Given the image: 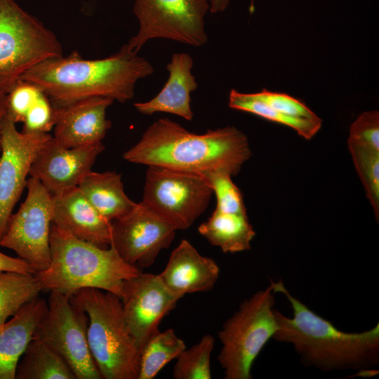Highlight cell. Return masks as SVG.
Returning a JSON list of instances; mask_svg holds the SVG:
<instances>
[{
    "mask_svg": "<svg viewBox=\"0 0 379 379\" xmlns=\"http://www.w3.org/2000/svg\"><path fill=\"white\" fill-rule=\"evenodd\" d=\"M62 55L52 31L15 0H0V91L7 94L31 68Z\"/></svg>",
    "mask_w": 379,
    "mask_h": 379,
    "instance_id": "cell-7",
    "label": "cell"
},
{
    "mask_svg": "<svg viewBox=\"0 0 379 379\" xmlns=\"http://www.w3.org/2000/svg\"><path fill=\"white\" fill-rule=\"evenodd\" d=\"M22 132L48 133L54 125V109L48 98L42 93L26 114Z\"/></svg>",
    "mask_w": 379,
    "mask_h": 379,
    "instance_id": "cell-32",
    "label": "cell"
},
{
    "mask_svg": "<svg viewBox=\"0 0 379 379\" xmlns=\"http://www.w3.org/2000/svg\"><path fill=\"white\" fill-rule=\"evenodd\" d=\"M209 4V11L211 13L222 12L228 7L230 0H207Z\"/></svg>",
    "mask_w": 379,
    "mask_h": 379,
    "instance_id": "cell-36",
    "label": "cell"
},
{
    "mask_svg": "<svg viewBox=\"0 0 379 379\" xmlns=\"http://www.w3.org/2000/svg\"><path fill=\"white\" fill-rule=\"evenodd\" d=\"M71 298L88 317V342L102 379H138L140 350L121 298L95 288H82Z\"/></svg>",
    "mask_w": 379,
    "mask_h": 379,
    "instance_id": "cell-5",
    "label": "cell"
},
{
    "mask_svg": "<svg viewBox=\"0 0 379 379\" xmlns=\"http://www.w3.org/2000/svg\"><path fill=\"white\" fill-rule=\"evenodd\" d=\"M84 196L107 220L131 211L137 205L124 192L121 174L115 171H90L77 186Z\"/></svg>",
    "mask_w": 379,
    "mask_h": 379,
    "instance_id": "cell-21",
    "label": "cell"
},
{
    "mask_svg": "<svg viewBox=\"0 0 379 379\" xmlns=\"http://www.w3.org/2000/svg\"><path fill=\"white\" fill-rule=\"evenodd\" d=\"M47 309L39 296L0 325V379H15L18 364Z\"/></svg>",
    "mask_w": 379,
    "mask_h": 379,
    "instance_id": "cell-20",
    "label": "cell"
},
{
    "mask_svg": "<svg viewBox=\"0 0 379 379\" xmlns=\"http://www.w3.org/2000/svg\"><path fill=\"white\" fill-rule=\"evenodd\" d=\"M193 65V59L189 54L173 53L166 65L169 76L163 88L149 100L135 102L134 107L145 115L166 112L192 121L194 114L191 107V93L198 86L192 73Z\"/></svg>",
    "mask_w": 379,
    "mask_h": 379,
    "instance_id": "cell-19",
    "label": "cell"
},
{
    "mask_svg": "<svg viewBox=\"0 0 379 379\" xmlns=\"http://www.w3.org/2000/svg\"><path fill=\"white\" fill-rule=\"evenodd\" d=\"M42 291L35 274L0 272V325Z\"/></svg>",
    "mask_w": 379,
    "mask_h": 379,
    "instance_id": "cell-26",
    "label": "cell"
},
{
    "mask_svg": "<svg viewBox=\"0 0 379 379\" xmlns=\"http://www.w3.org/2000/svg\"><path fill=\"white\" fill-rule=\"evenodd\" d=\"M274 293L288 300L293 317L275 310L279 328L273 339L292 345L302 363L323 371H369L379 364V324L361 333L338 330L294 297L281 281H270Z\"/></svg>",
    "mask_w": 379,
    "mask_h": 379,
    "instance_id": "cell-3",
    "label": "cell"
},
{
    "mask_svg": "<svg viewBox=\"0 0 379 379\" xmlns=\"http://www.w3.org/2000/svg\"><path fill=\"white\" fill-rule=\"evenodd\" d=\"M53 196V223L72 236L107 248L112 241V222L104 218L78 187Z\"/></svg>",
    "mask_w": 379,
    "mask_h": 379,
    "instance_id": "cell-17",
    "label": "cell"
},
{
    "mask_svg": "<svg viewBox=\"0 0 379 379\" xmlns=\"http://www.w3.org/2000/svg\"><path fill=\"white\" fill-rule=\"evenodd\" d=\"M35 84L20 80L7 93V115L15 124L25 117L42 93Z\"/></svg>",
    "mask_w": 379,
    "mask_h": 379,
    "instance_id": "cell-30",
    "label": "cell"
},
{
    "mask_svg": "<svg viewBox=\"0 0 379 379\" xmlns=\"http://www.w3.org/2000/svg\"><path fill=\"white\" fill-rule=\"evenodd\" d=\"M154 71L148 60L125 44L102 59L86 60L77 51L48 58L28 70L21 80L37 86L53 106L93 97L124 103L134 97L138 81Z\"/></svg>",
    "mask_w": 379,
    "mask_h": 379,
    "instance_id": "cell-2",
    "label": "cell"
},
{
    "mask_svg": "<svg viewBox=\"0 0 379 379\" xmlns=\"http://www.w3.org/2000/svg\"><path fill=\"white\" fill-rule=\"evenodd\" d=\"M215 338L210 334L204 335L190 348L184 349L177 357L173 376L175 379L211 378V355Z\"/></svg>",
    "mask_w": 379,
    "mask_h": 379,
    "instance_id": "cell-28",
    "label": "cell"
},
{
    "mask_svg": "<svg viewBox=\"0 0 379 379\" xmlns=\"http://www.w3.org/2000/svg\"><path fill=\"white\" fill-rule=\"evenodd\" d=\"M251 157L246 135L226 126L192 133L168 118L152 123L140 140L126 151L128 162L205 175L211 172L238 174Z\"/></svg>",
    "mask_w": 379,
    "mask_h": 379,
    "instance_id": "cell-1",
    "label": "cell"
},
{
    "mask_svg": "<svg viewBox=\"0 0 379 379\" xmlns=\"http://www.w3.org/2000/svg\"><path fill=\"white\" fill-rule=\"evenodd\" d=\"M204 175L215 196V210L227 213L247 214L241 190L233 182L231 175L224 172H211Z\"/></svg>",
    "mask_w": 379,
    "mask_h": 379,
    "instance_id": "cell-29",
    "label": "cell"
},
{
    "mask_svg": "<svg viewBox=\"0 0 379 379\" xmlns=\"http://www.w3.org/2000/svg\"><path fill=\"white\" fill-rule=\"evenodd\" d=\"M51 262L35 274L43 291L69 296L86 288L111 292L120 298L124 280L142 271L124 261L110 245L104 248L81 240L52 223Z\"/></svg>",
    "mask_w": 379,
    "mask_h": 379,
    "instance_id": "cell-4",
    "label": "cell"
},
{
    "mask_svg": "<svg viewBox=\"0 0 379 379\" xmlns=\"http://www.w3.org/2000/svg\"><path fill=\"white\" fill-rule=\"evenodd\" d=\"M49 292L46 311L34 337L55 350L69 366L76 379H102L88 342L86 312L71 296Z\"/></svg>",
    "mask_w": 379,
    "mask_h": 379,
    "instance_id": "cell-10",
    "label": "cell"
},
{
    "mask_svg": "<svg viewBox=\"0 0 379 379\" xmlns=\"http://www.w3.org/2000/svg\"><path fill=\"white\" fill-rule=\"evenodd\" d=\"M26 188V199L11 214L0 246L15 251L37 273L46 270L51 262L53 196L34 177L27 179Z\"/></svg>",
    "mask_w": 379,
    "mask_h": 379,
    "instance_id": "cell-11",
    "label": "cell"
},
{
    "mask_svg": "<svg viewBox=\"0 0 379 379\" xmlns=\"http://www.w3.org/2000/svg\"><path fill=\"white\" fill-rule=\"evenodd\" d=\"M180 299L167 288L158 274L141 272L124 281L121 297L124 314L140 351L159 331V324Z\"/></svg>",
    "mask_w": 379,
    "mask_h": 379,
    "instance_id": "cell-14",
    "label": "cell"
},
{
    "mask_svg": "<svg viewBox=\"0 0 379 379\" xmlns=\"http://www.w3.org/2000/svg\"><path fill=\"white\" fill-rule=\"evenodd\" d=\"M253 94L257 99L285 115L308 119H319L303 102L288 94L266 89Z\"/></svg>",
    "mask_w": 379,
    "mask_h": 379,
    "instance_id": "cell-31",
    "label": "cell"
},
{
    "mask_svg": "<svg viewBox=\"0 0 379 379\" xmlns=\"http://www.w3.org/2000/svg\"><path fill=\"white\" fill-rule=\"evenodd\" d=\"M228 106L233 109L248 112L288 126L306 140L314 137L322 124L320 118L308 119L285 115L257 99L253 93H240L235 89H232L230 92Z\"/></svg>",
    "mask_w": 379,
    "mask_h": 379,
    "instance_id": "cell-25",
    "label": "cell"
},
{
    "mask_svg": "<svg viewBox=\"0 0 379 379\" xmlns=\"http://www.w3.org/2000/svg\"><path fill=\"white\" fill-rule=\"evenodd\" d=\"M270 285L245 299L218 333L225 379H251L253 362L279 328Z\"/></svg>",
    "mask_w": 379,
    "mask_h": 379,
    "instance_id": "cell-6",
    "label": "cell"
},
{
    "mask_svg": "<svg viewBox=\"0 0 379 379\" xmlns=\"http://www.w3.org/2000/svg\"><path fill=\"white\" fill-rule=\"evenodd\" d=\"M142 203L175 230L190 227L206 211L213 194L201 174L149 166Z\"/></svg>",
    "mask_w": 379,
    "mask_h": 379,
    "instance_id": "cell-8",
    "label": "cell"
},
{
    "mask_svg": "<svg viewBox=\"0 0 379 379\" xmlns=\"http://www.w3.org/2000/svg\"><path fill=\"white\" fill-rule=\"evenodd\" d=\"M114 100L93 97L53 106V139L65 147L88 146L101 142L111 127L106 118Z\"/></svg>",
    "mask_w": 379,
    "mask_h": 379,
    "instance_id": "cell-16",
    "label": "cell"
},
{
    "mask_svg": "<svg viewBox=\"0 0 379 379\" xmlns=\"http://www.w3.org/2000/svg\"><path fill=\"white\" fill-rule=\"evenodd\" d=\"M138 30L127 45L138 53L153 39H166L194 47L208 41L205 17L207 0H135Z\"/></svg>",
    "mask_w": 379,
    "mask_h": 379,
    "instance_id": "cell-9",
    "label": "cell"
},
{
    "mask_svg": "<svg viewBox=\"0 0 379 379\" xmlns=\"http://www.w3.org/2000/svg\"><path fill=\"white\" fill-rule=\"evenodd\" d=\"M7 117V94L0 91V152L1 146L2 131L5 120Z\"/></svg>",
    "mask_w": 379,
    "mask_h": 379,
    "instance_id": "cell-35",
    "label": "cell"
},
{
    "mask_svg": "<svg viewBox=\"0 0 379 379\" xmlns=\"http://www.w3.org/2000/svg\"><path fill=\"white\" fill-rule=\"evenodd\" d=\"M105 147L102 142L84 147L67 148L53 138L36 157L29 176L37 178L52 194L77 187L92 171Z\"/></svg>",
    "mask_w": 379,
    "mask_h": 379,
    "instance_id": "cell-15",
    "label": "cell"
},
{
    "mask_svg": "<svg viewBox=\"0 0 379 379\" xmlns=\"http://www.w3.org/2000/svg\"><path fill=\"white\" fill-rule=\"evenodd\" d=\"M219 274V266L213 259L201 255L189 241L182 239L158 275L171 292L182 298L186 294L211 291Z\"/></svg>",
    "mask_w": 379,
    "mask_h": 379,
    "instance_id": "cell-18",
    "label": "cell"
},
{
    "mask_svg": "<svg viewBox=\"0 0 379 379\" xmlns=\"http://www.w3.org/2000/svg\"><path fill=\"white\" fill-rule=\"evenodd\" d=\"M199 233L224 253L249 250L255 232L247 214L227 213L215 209L208 219L198 227Z\"/></svg>",
    "mask_w": 379,
    "mask_h": 379,
    "instance_id": "cell-22",
    "label": "cell"
},
{
    "mask_svg": "<svg viewBox=\"0 0 379 379\" xmlns=\"http://www.w3.org/2000/svg\"><path fill=\"white\" fill-rule=\"evenodd\" d=\"M15 379H76L65 359L41 339L34 337L22 355Z\"/></svg>",
    "mask_w": 379,
    "mask_h": 379,
    "instance_id": "cell-23",
    "label": "cell"
},
{
    "mask_svg": "<svg viewBox=\"0 0 379 379\" xmlns=\"http://www.w3.org/2000/svg\"><path fill=\"white\" fill-rule=\"evenodd\" d=\"M348 140L379 150V112L372 110L361 114L350 127Z\"/></svg>",
    "mask_w": 379,
    "mask_h": 379,
    "instance_id": "cell-33",
    "label": "cell"
},
{
    "mask_svg": "<svg viewBox=\"0 0 379 379\" xmlns=\"http://www.w3.org/2000/svg\"><path fill=\"white\" fill-rule=\"evenodd\" d=\"M186 348L185 342L174 330H159L152 334L140 351L138 379H152L171 361Z\"/></svg>",
    "mask_w": 379,
    "mask_h": 379,
    "instance_id": "cell-24",
    "label": "cell"
},
{
    "mask_svg": "<svg viewBox=\"0 0 379 379\" xmlns=\"http://www.w3.org/2000/svg\"><path fill=\"white\" fill-rule=\"evenodd\" d=\"M175 230L142 202L112 222L111 245L127 263L139 269L152 266L173 242Z\"/></svg>",
    "mask_w": 379,
    "mask_h": 379,
    "instance_id": "cell-13",
    "label": "cell"
},
{
    "mask_svg": "<svg viewBox=\"0 0 379 379\" xmlns=\"http://www.w3.org/2000/svg\"><path fill=\"white\" fill-rule=\"evenodd\" d=\"M18 272L25 274H36L33 268L24 260L7 255L0 251V272Z\"/></svg>",
    "mask_w": 379,
    "mask_h": 379,
    "instance_id": "cell-34",
    "label": "cell"
},
{
    "mask_svg": "<svg viewBox=\"0 0 379 379\" xmlns=\"http://www.w3.org/2000/svg\"><path fill=\"white\" fill-rule=\"evenodd\" d=\"M347 146L357 172L375 214L379 219V150L347 139Z\"/></svg>",
    "mask_w": 379,
    "mask_h": 379,
    "instance_id": "cell-27",
    "label": "cell"
},
{
    "mask_svg": "<svg viewBox=\"0 0 379 379\" xmlns=\"http://www.w3.org/2000/svg\"><path fill=\"white\" fill-rule=\"evenodd\" d=\"M48 133L20 132L8 115L0 152V240L29 175L32 165L42 147L51 139Z\"/></svg>",
    "mask_w": 379,
    "mask_h": 379,
    "instance_id": "cell-12",
    "label": "cell"
}]
</instances>
